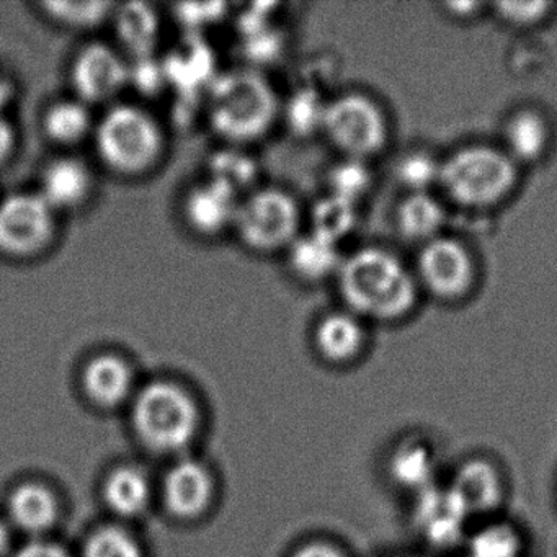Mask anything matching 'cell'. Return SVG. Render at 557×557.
I'll list each match as a JSON object with an SVG mask.
<instances>
[{
    "instance_id": "10",
    "label": "cell",
    "mask_w": 557,
    "mask_h": 557,
    "mask_svg": "<svg viewBox=\"0 0 557 557\" xmlns=\"http://www.w3.org/2000/svg\"><path fill=\"white\" fill-rule=\"evenodd\" d=\"M71 86L86 106L113 102L129 86V63L109 45H87L71 64Z\"/></svg>"
},
{
    "instance_id": "2",
    "label": "cell",
    "mask_w": 557,
    "mask_h": 557,
    "mask_svg": "<svg viewBox=\"0 0 557 557\" xmlns=\"http://www.w3.org/2000/svg\"><path fill=\"white\" fill-rule=\"evenodd\" d=\"M521 171L498 143L471 141L442 156L438 195L448 207L485 213L504 207L521 184Z\"/></svg>"
},
{
    "instance_id": "33",
    "label": "cell",
    "mask_w": 557,
    "mask_h": 557,
    "mask_svg": "<svg viewBox=\"0 0 557 557\" xmlns=\"http://www.w3.org/2000/svg\"><path fill=\"white\" fill-rule=\"evenodd\" d=\"M325 106H327V99H322L321 94L308 89L299 90L286 102V106H282V113L293 133L311 136L314 133H321Z\"/></svg>"
},
{
    "instance_id": "11",
    "label": "cell",
    "mask_w": 557,
    "mask_h": 557,
    "mask_svg": "<svg viewBox=\"0 0 557 557\" xmlns=\"http://www.w3.org/2000/svg\"><path fill=\"white\" fill-rule=\"evenodd\" d=\"M497 143L523 171L549 158L556 145V123L543 107L523 103L502 120Z\"/></svg>"
},
{
    "instance_id": "36",
    "label": "cell",
    "mask_w": 557,
    "mask_h": 557,
    "mask_svg": "<svg viewBox=\"0 0 557 557\" xmlns=\"http://www.w3.org/2000/svg\"><path fill=\"white\" fill-rule=\"evenodd\" d=\"M132 84L148 96L169 86L162 61L154 60V57L133 61L129 64V86Z\"/></svg>"
},
{
    "instance_id": "40",
    "label": "cell",
    "mask_w": 557,
    "mask_h": 557,
    "mask_svg": "<svg viewBox=\"0 0 557 557\" xmlns=\"http://www.w3.org/2000/svg\"><path fill=\"white\" fill-rule=\"evenodd\" d=\"M292 557H348L342 547L327 541H312L299 547Z\"/></svg>"
},
{
    "instance_id": "26",
    "label": "cell",
    "mask_w": 557,
    "mask_h": 557,
    "mask_svg": "<svg viewBox=\"0 0 557 557\" xmlns=\"http://www.w3.org/2000/svg\"><path fill=\"white\" fill-rule=\"evenodd\" d=\"M96 123L89 106L77 99H63L45 110L44 132L54 145L77 146L92 138Z\"/></svg>"
},
{
    "instance_id": "38",
    "label": "cell",
    "mask_w": 557,
    "mask_h": 557,
    "mask_svg": "<svg viewBox=\"0 0 557 557\" xmlns=\"http://www.w3.org/2000/svg\"><path fill=\"white\" fill-rule=\"evenodd\" d=\"M11 557H73L66 547L61 544L53 543V541L30 540L18 549L12 550Z\"/></svg>"
},
{
    "instance_id": "12",
    "label": "cell",
    "mask_w": 557,
    "mask_h": 557,
    "mask_svg": "<svg viewBox=\"0 0 557 557\" xmlns=\"http://www.w3.org/2000/svg\"><path fill=\"white\" fill-rule=\"evenodd\" d=\"M468 511L448 485H433L416 495L413 528L429 546L449 549L466 540Z\"/></svg>"
},
{
    "instance_id": "23",
    "label": "cell",
    "mask_w": 557,
    "mask_h": 557,
    "mask_svg": "<svg viewBox=\"0 0 557 557\" xmlns=\"http://www.w3.org/2000/svg\"><path fill=\"white\" fill-rule=\"evenodd\" d=\"M168 84L177 87L181 92L195 94L210 89L218 73L214 71L213 53L197 37L187 38L184 44L169 51L162 60Z\"/></svg>"
},
{
    "instance_id": "44",
    "label": "cell",
    "mask_w": 557,
    "mask_h": 557,
    "mask_svg": "<svg viewBox=\"0 0 557 557\" xmlns=\"http://www.w3.org/2000/svg\"><path fill=\"white\" fill-rule=\"evenodd\" d=\"M391 557H413V556H391Z\"/></svg>"
},
{
    "instance_id": "31",
    "label": "cell",
    "mask_w": 557,
    "mask_h": 557,
    "mask_svg": "<svg viewBox=\"0 0 557 557\" xmlns=\"http://www.w3.org/2000/svg\"><path fill=\"white\" fill-rule=\"evenodd\" d=\"M45 15L54 24L71 30H90L112 18V2H44Z\"/></svg>"
},
{
    "instance_id": "17",
    "label": "cell",
    "mask_w": 557,
    "mask_h": 557,
    "mask_svg": "<svg viewBox=\"0 0 557 557\" xmlns=\"http://www.w3.org/2000/svg\"><path fill=\"white\" fill-rule=\"evenodd\" d=\"M240 200L226 185L207 178L191 187L184 198L185 221L200 236H220L233 231Z\"/></svg>"
},
{
    "instance_id": "1",
    "label": "cell",
    "mask_w": 557,
    "mask_h": 557,
    "mask_svg": "<svg viewBox=\"0 0 557 557\" xmlns=\"http://www.w3.org/2000/svg\"><path fill=\"white\" fill-rule=\"evenodd\" d=\"M334 282L342 308L368 324L407 321L423 298L412 265L396 250L377 244L345 253Z\"/></svg>"
},
{
    "instance_id": "16",
    "label": "cell",
    "mask_w": 557,
    "mask_h": 557,
    "mask_svg": "<svg viewBox=\"0 0 557 557\" xmlns=\"http://www.w3.org/2000/svg\"><path fill=\"white\" fill-rule=\"evenodd\" d=\"M449 207L436 191L403 194L393 210L396 236L409 246H425L446 233Z\"/></svg>"
},
{
    "instance_id": "19",
    "label": "cell",
    "mask_w": 557,
    "mask_h": 557,
    "mask_svg": "<svg viewBox=\"0 0 557 557\" xmlns=\"http://www.w3.org/2000/svg\"><path fill=\"white\" fill-rule=\"evenodd\" d=\"M83 387L94 404L107 409L132 403L138 391L132 364L116 354L90 358L84 367Z\"/></svg>"
},
{
    "instance_id": "18",
    "label": "cell",
    "mask_w": 557,
    "mask_h": 557,
    "mask_svg": "<svg viewBox=\"0 0 557 557\" xmlns=\"http://www.w3.org/2000/svg\"><path fill=\"white\" fill-rule=\"evenodd\" d=\"M96 188L92 169L77 158H58L48 162L41 172L37 194L57 213L83 208Z\"/></svg>"
},
{
    "instance_id": "14",
    "label": "cell",
    "mask_w": 557,
    "mask_h": 557,
    "mask_svg": "<svg viewBox=\"0 0 557 557\" xmlns=\"http://www.w3.org/2000/svg\"><path fill=\"white\" fill-rule=\"evenodd\" d=\"M448 487L471 518L491 517L502 507L507 495L504 474L487 458L462 461Z\"/></svg>"
},
{
    "instance_id": "13",
    "label": "cell",
    "mask_w": 557,
    "mask_h": 557,
    "mask_svg": "<svg viewBox=\"0 0 557 557\" xmlns=\"http://www.w3.org/2000/svg\"><path fill=\"white\" fill-rule=\"evenodd\" d=\"M312 344L322 360L334 367H348L367 351L370 324L345 308L325 312L312 332Z\"/></svg>"
},
{
    "instance_id": "22",
    "label": "cell",
    "mask_w": 557,
    "mask_h": 557,
    "mask_svg": "<svg viewBox=\"0 0 557 557\" xmlns=\"http://www.w3.org/2000/svg\"><path fill=\"white\" fill-rule=\"evenodd\" d=\"M122 53L135 60L154 57L161 40V15L149 4L116 5L112 15Z\"/></svg>"
},
{
    "instance_id": "43",
    "label": "cell",
    "mask_w": 557,
    "mask_h": 557,
    "mask_svg": "<svg viewBox=\"0 0 557 557\" xmlns=\"http://www.w3.org/2000/svg\"><path fill=\"white\" fill-rule=\"evenodd\" d=\"M12 96H14V89L11 84L4 77H0V115L4 112L5 106L11 102Z\"/></svg>"
},
{
    "instance_id": "41",
    "label": "cell",
    "mask_w": 557,
    "mask_h": 557,
    "mask_svg": "<svg viewBox=\"0 0 557 557\" xmlns=\"http://www.w3.org/2000/svg\"><path fill=\"white\" fill-rule=\"evenodd\" d=\"M15 146V133L9 120L0 115V164L12 154Z\"/></svg>"
},
{
    "instance_id": "4",
    "label": "cell",
    "mask_w": 557,
    "mask_h": 557,
    "mask_svg": "<svg viewBox=\"0 0 557 557\" xmlns=\"http://www.w3.org/2000/svg\"><path fill=\"white\" fill-rule=\"evenodd\" d=\"M129 409L136 435L159 455L184 456L200 430L197 400L174 381H151L138 387Z\"/></svg>"
},
{
    "instance_id": "7",
    "label": "cell",
    "mask_w": 557,
    "mask_h": 557,
    "mask_svg": "<svg viewBox=\"0 0 557 557\" xmlns=\"http://www.w3.org/2000/svg\"><path fill=\"white\" fill-rule=\"evenodd\" d=\"M413 275L423 298L445 306L469 301L481 283V262L461 237L445 233L416 249Z\"/></svg>"
},
{
    "instance_id": "8",
    "label": "cell",
    "mask_w": 557,
    "mask_h": 557,
    "mask_svg": "<svg viewBox=\"0 0 557 557\" xmlns=\"http://www.w3.org/2000/svg\"><path fill=\"white\" fill-rule=\"evenodd\" d=\"M298 201L278 188H257L240 200L233 231L253 252L286 250L299 236Z\"/></svg>"
},
{
    "instance_id": "34",
    "label": "cell",
    "mask_w": 557,
    "mask_h": 557,
    "mask_svg": "<svg viewBox=\"0 0 557 557\" xmlns=\"http://www.w3.org/2000/svg\"><path fill=\"white\" fill-rule=\"evenodd\" d=\"M81 557H145V553L125 528L102 527L87 537Z\"/></svg>"
},
{
    "instance_id": "20",
    "label": "cell",
    "mask_w": 557,
    "mask_h": 557,
    "mask_svg": "<svg viewBox=\"0 0 557 557\" xmlns=\"http://www.w3.org/2000/svg\"><path fill=\"white\" fill-rule=\"evenodd\" d=\"M438 449L425 436H407L397 443L387 459L391 481L413 495L438 484Z\"/></svg>"
},
{
    "instance_id": "28",
    "label": "cell",
    "mask_w": 557,
    "mask_h": 557,
    "mask_svg": "<svg viewBox=\"0 0 557 557\" xmlns=\"http://www.w3.org/2000/svg\"><path fill=\"white\" fill-rule=\"evenodd\" d=\"M357 205L327 194L312 207L311 233L341 246L357 226Z\"/></svg>"
},
{
    "instance_id": "27",
    "label": "cell",
    "mask_w": 557,
    "mask_h": 557,
    "mask_svg": "<svg viewBox=\"0 0 557 557\" xmlns=\"http://www.w3.org/2000/svg\"><path fill=\"white\" fill-rule=\"evenodd\" d=\"M440 168H442V156L433 154L426 149H410L394 162V182L399 185L403 194L436 191Z\"/></svg>"
},
{
    "instance_id": "32",
    "label": "cell",
    "mask_w": 557,
    "mask_h": 557,
    "mask_svg": "<svg viewBox=\"0 0 557 557\" xmlns=\"http://www.w3.org/2000/svg\"><path fill=\"white\" fill-rule=\"evenodd\" d=\"M556 11V2H547V0L491 2L488 5V12L498 24L517 32H530L549 24Z\"/></svg>"
},
{
    "instance_id": "35",
    "label": "cell",
    "mask_w": 557,
    "mask_h": 557,
    "mask_svg": "<svg viewBox=\"0 0 557 557\" xmlns=\"http://www.w3.org/2000/svg\"><path fill=\"white\" fill-rule=\"evenodd\" d=\"M373 184L368 162L355 161V159H342L331 172H329V191L335 197L344 198L358 205V201L368 194Z\"/></svg>"
},
{
    "instance_id": "6",
    "label": "cell",
    "mask_w": 557,
    "mask_h": 557,
    "mask_svg": "<svg viewBox=\"0 0 557 557\" xmlns=\"http://www.w3.org/2000/svg\"><path fill=\"white\" fill-rule=\"evenodd\" d=\"M321 133L342 158L370 162L391 145L393 120L373 94L347 90L327 99Z\"/></svg>"
},
{
    "instance_id": "25",
    "label": "cell",
    "mask_w": 557,
    "mask_h": 557,
    "mask_svg": "<svg viewBox=\"0 0 557 557\" xmlns=\"http://www.w3.org/2000/svg\"><path fill=\"white\" fill-rule=\"evenodd\" d=\"M154 487L138 466H120L107 475L103 500L109 510L123 520L143 517L151 507Z\"/></svg>"
},
{
    "instance_id": "37",
    "label": "cell",
    "mask_w": 557,
    "mask_h": 557,
    "mask_svg": "<svg viewBox=\"0 0 557 557\" xmlns=\"http://www.w3.org/2000/svg\"><path fill=\"white\" fill-rule=\"evenodd\" d=\"M224 8L226 5L223 4L178 5V18L194 35L198 28H208L210 25L218 24V21L223 17Z\"/></svg>"
},
{
    "instance_id": "42",
    "label": "cell",
    "mask_w": 557,
    "mask_h": 557,
    "mask_svg": "<svg viewBox=\"0 0 557 557\" xmlns=\"http://www.w3.org/2000/svg\"><path fill=\"white\" fill-rule=\"evenodd\" d=\"M12 527L8 520L0 518V557H11Z\"/></svg>"
},
{
    "instance_id": "15",
    "label": "cell",
    "mask_w": 557,
    "mask_h": 557,
    "mask_svg": "<svg viewBox=\"0 0 557 557\" xmlns=\"http://www.w3.org/2000/svg\"><path fill=\"white\" fill-rule=\"evenodd\" d=\"M165 507L178 518H195L210 507L214 495L213 475L198 459L178 456L162 481Z\"/></svg>"
},
{
    "instance_id": "5",
    "label": "cell",
    "mask_w": 557,
    "mask_h": 557,
    "mask_svg": "<svg viewBox=\"0 0 557 557\" xmlns=\"http://www.w3.org/2000/svg\"><path fill=\"white\" fill-rule=\"evenodd\" d=\"M97 156L110 171L123 177H139L151 172L165 151L161 123L138 106L115 103L94 129Z\"/></svg>"
},
{
    "instance_id": "30",
    "label": "cell",
    "mask_w": 557,
    "mask_h": 557,
    "mask_svg": "<svg viewBox=\"0 0 557 557\" xmlns=\"http://www.w3.org/2000/svg\"><path fill=\"white\" fill-rule=\"evenodd\" d=\"M466 541V557H521L523 549L517 528L504 521H487Z\"/></svg>"
},
{
    "instance_id": "9",
    "label": "cell",
    "mask_w": 557,
    "mask_h": 557,
    "mask_svg": "<svg viewBox=\"0 0 557 557\" xmlns=\"http://www.w3.org/2000/svg\"><path fill=\"white\" fill-rule=\"evenodd\" d=\"M58 213L35 191L0 201V252L30 259L47 252L58 233Z\"/></svg>"
},
{
    "instance_id": "39",
    "label": "cell",
    "mask_w": 557,
    "mask_h": 557,
    "mask_svg": "<svg viewBox=\"0 0 557 557\" xmlns=\"http://www.w3.org/2000/svg\"><path fill=\"white\" fill-rule=\"evenodd\" d=\"M491 2H445L443 15L456 22H472L488 12Z\"/></svg>"
},
{
    "instance_id": "3",
    "label": "cell",
    "mask_w": 557,
    "mask_h": 557,
    "mask_svg": "<svg viewBox=\"0 0 557 557\" xmlns=\"http://www.w3.org/2000/svg\"><path fill=\"white\" fill-rule=\"evenodd\" d=\"M205 96L214 135L237 148L262 139L282 116L272 84L249 67L218 74Z\"/></svg>"
},
{
    "instance_id": "24",
    "label": "cell",
    "mask_w": 557,
    "mask_h": 557,
    "mask_svg": "<svg viewBox=\"0 0 557 557\" xmlns=\"http://www.w3.org/2000/svg\"><path fill=\"white\" fill-rule=\"evenodd\" d=\"M293 275L309 285L334 280L344 253L341 246L311 233L299 234L286 249Z\"/></svg>"
},
{
    "instance_id": "29",
    "label": "cell",
    "mask_w": 557,
    "mask_h": 557,
    "mask_svg": "<svg viewBox=\"0 0 557 557\" xmlns=\"http://www.w3.org/2000/svg\"><path fill=\"white\" fill-rule=\"evenodd\" d=\"M257 177H259V169H257L256 161L250 156L239 151L237 146L218 152L211 159L208 178H213V181L226 185L240 198L256 190L252 185L256 184Z\"/></svg>"
},
{
    "instance_id": "21",
    "label": "cell",
    "mask_w": 557,
    "mask_h": 557,
    "mask_svg": "<svg viewBox=\"0 0 557 557\" xmlns=\"http://www.w3.org/2000/svg\"><path fill=\"white\" fill-rule=\"evenodd\" d=\"M61 507L57 494L40 482H24L9 495L8 521L12 530L44 537L60 520Z\"/></svg>"
}]
</instances>
